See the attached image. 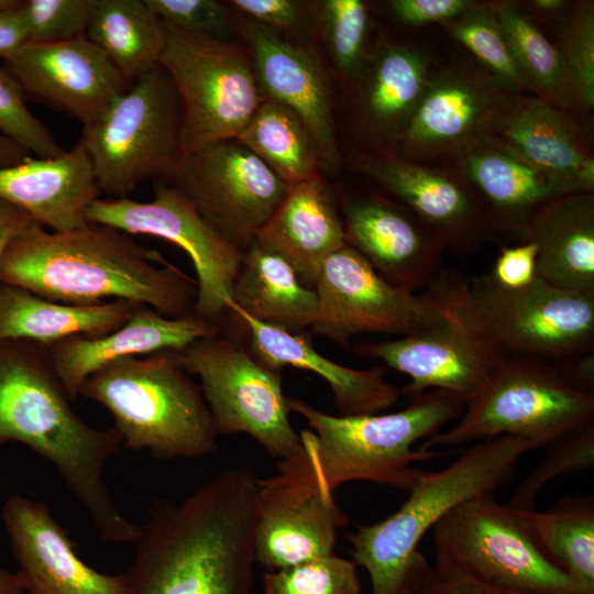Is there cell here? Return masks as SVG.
<instances>
[{
    "instance_id": "816d5d0a",
    "label": "cell",
    "mask_w": 594,
    "mask_h": 594,
    "mask_svg": "<svg viewBox=\"0 0 594 594\" xmlns=\"http://www.w3.org/2000/svg\"><path fill=\"white\" fill-rule=\"evenodd\" d=\"M38 224L22 209L0 199V263L11 242Z\"/></svg>"
},
{
    "instance_id": "9f6ffc18",
    "label": "cell",
    "mask_w": 594,
    "mask_h": 594,
    "mask_svg": "<svg viewBox=\"0 0 594 594\" xmlns=\"http://www.w3.org/2000/svg\"><path fill=\"white\" fill-rule=\"evenodd\" d=\"M0 594H35L26 588L14 572L0 566Z\"/></svg>"
},
{
    "instance_id": "74e56055",
    "label": "cell",
    "mask_w": 594,
    "mask_h": 594,
    "mask_svg": "<svg viewBox=\"0 0 594 594\" xmlns=\"http://www.w3.org/2000/svg\"><path fill=\"white\" fill-rule=\"evenodd\" d=\"M442 26L504 88L534 96L513 58L492 1H474Z\"/></svg>"
},
{
    "instance_id": "7a4b0ae2",
    "label": "cell",
    "mask_w": 594,
    "mask_h": 594,
    "mask_svg": "<svg viewBox=\"0 0 594 594\" xmlns=\"http://www.w3.org/2000/svg\"><path fill=\"white\" fill-rule=\"evenodd\" d=\"M0 283L72 305L128 300L168 317L194 314L196 279L123 231L88 222L63 232L38 224L14 239Z\"/></svg>"
},
{
    "instance_id": "d4e9b609",
    "label": "cell",
    "mask_w": 594,
    "mask_h": 594,
    "mask_svg": "<svg viewBox=\"0 0 594 594\" xmlns=\"http://www.w3.org/2000/svg\"><path fill=\"white\" fill-rule=\"evenodd\" d=\"M217 333V326L195 314L168 317L141 305L111 332L70 337L47 349L54 370L74 402L80 396L85 381L116 360L164 350L182 351L196 340Z\"/></svg>"
},
{
    "instance_id": "db71d44e",
    "label": "cell",
    "mask_w": 594,
    "mask_h": 594,
    "mask_svg": "<svg viewBox=\"0 0 594 594\" xmlns=\"http://www.w3.org/2000/svg\"><path fill=\"white\" fill-rule=\"evenodd\" d=\"M524 3L536 16L538 15L543 20H552L562 12H566V9L571 7V2L565 0H532Z\"/></svg>"
},
{
    "instance_id": "1f68e13d",
    "label": "cell",
    "mask_w": 594,
    "mask_h": 594,
    "mask_svg": "<svg viewBox=\"0 0 594 594\" xmlns=\"http://www.w3.org/2000/svg\"><path fill=\"white\" fill-rule=\"evenodd\" d=\"M232 308L297 332L316 320L318 297L284 256L255 240L243 252L229 312Z\"/></svg>"
},
{
    "instance_id": "30bf717a",
    "label": "cell",
    "mask_w": 594,
    "mask_h": 594,
    "mask_svg": "<svg viewBox=\"0 0 594 594\" xmlns=\"http://www.w3.org/2000/svg\"><path fill=\"white\" fill-rule=\"evenodd\" d=\"M163 25L160 65L178 97L184 157L235 140L264 99L248 47Z\"/></svg>"
},
{
    "instance_id": "b9f144b4",
    "label": "cell",
    "mask_w": 594,
    "mask_h": 594,
    "mask_svg": "<svg viewBox=\"0 0 594 594\" xmlns=\"http://www.w3.org/2000/svg\"><path fill=\"white\" fill-rule=\"evenodd\" d=\"M265 594H360L353 561L334 553L304 561L264 575Z\"/></svg>"
},
{
    "instance_id": "7bdbcfd3",
    "label": "cell",
    "mask_w": 594,
    "mask_h": 594,
    "mask_svg": "<svg viewBox=\"0 0 594 594\" xmlns=\"http://www.w3.org/2000/svg\"><path fill=\"white\" fill-rule=\"evenodd\" d=\"M0 135L38 158L65 153L50 129L30 111L21 85L3 64H0Z\"/></svg>"
},
{
    "instance_id": "f907efd6",
    "label": "cell",
    "mask_w": 594,
    "mask_h": 594,
    "mask_svg": "<svg viewBox=\"0 0 594 594\" xmlns=\"http://www.w3.org/2000/svg\"><path fill=\"white\" fill-rule=\"evenodd\" d=\"M28 41L29 30L22 1L0 9V58L4 61Z\"/></svg>"
},
{
    "instance_id": "7dc6e473",
    "label": "cell",
    "mask_w": 594,
    "mask_h": 594,
    "mask_svg": "<svg viewBox=\"0 0 594 594\" xmlns=\"http://www.w3.org/2000/svg\"><path fill=\"white\" fill-rule=\"evenodd\" d=\"M537 245L529 240L515 245H504L487 275L505 288H519L537 277Z\"/></svg>"
},
{
    "instance_id": "8992f818",
    "label": "cell",
    "mask_w": 594,
    "mask_h": 594,
    "mask_svg": "<svg viewBox=\"0 0 594 594\" xmlns=\"http://www.w3.org/2000/svg\"><path fill=\"white\" fill-rule=\"evenodd\" d=\"M191 376L179 351L164 350L102 366L80 396L109 411L122 447L163 460L197 459L218 449L220 435Z\"/></svg>"
},
{
    "instance_id": "4316f807",
    "label": "cell",
    "mask_w": 594,
    "mask_h": 594,
    "mask_svg": "<svg viewBox=\"0 0 594 594\" xmlns=\"http://www.w3.org/2000/svg\"><path fill=\"white\" fill-rule=\"evenodd\" d=\"M447 166L460 172L481 196L499 239L524 241L534 215L548 201L569 195L556 177L491 135Z\"/></svg>"
},
{
    "instance_id": "60d3db41",
    "label": "cell",
    "mask_w": 594,
    "mask_h": 594,
    "mask_svg": "<svg viewBox=\"0 0 594 594\" xmlns=\"http://www.w3.org/2000/svg\"><path fill=\"white\" fill-rule=\"evenodd\" d=\"M547 448L546 457L526 475L505 504L531 509L538 494L550 481L593 468L594 420L562 436Z\"/></svg>"
},
{
    "instance_id": "ffe728a7",
    "label": "cell",
    "mask_w": 594,
    "mask_h": 594,
    "mask_svg": "<svg viewBox=\"0 0 594 594\" xmlns=\"http://www.w3.org/2000/svg\"><path fill=\"white\" fill-rule=\"evenodd\" d=\"M3 65L24 94L67 112L82 127L99 120L131 85L86 36L59 43L26 42Z\"/></svg>"
},
{
    "instance_id": "f6af8a7d",
    "label": "cell",
    "mask_w": 594,
    "mask_h": 594,
    "mask_svg": "<svg viewBox=\"0 0 594 594\" xmlns=\"http://www.w3.org/2000/svg\"><path fill=\"white\" fill-rule=\"evenodd\" d=\"M161 22L183 31L228 40L232 21L223 4L215 0H145Z\"/></svg>"
},
{
    "instance_id": "f35d334b",
    "label": "cell",
    "mask_w": 594,
    "mask_h": 594,
    "mask_svg": "<svg viewBox=\"0 0 594 594\" xmlns=\"http://www.w3.org/2000/svg\"><path fill=\"white\" fill-rule=\"evenodd\" d=\"M315 4L330 59L343 85L352 88L372 51L370 6L362 0H324Z\"/></svg>"
},
{
    "instance_id": "11a10c76",
    "label": "cell",
    "mask_w": 594,
    "mask_h": 594,
    "mask_svg": "<svg viewBox=\"0 0 594 594\" xmlns=\"http://www.w3.org/2000/svg\"><path fill=\"white\" fill-rule=\"evenodd\" d=\"M31 154L10 139L0 135V168L16 165Z\"/></svg>"
},
{
    "instance_id": "277c9868",
    "label": "cell",
    "mask_w": 594,
    "mask_h": 594,
    "mask_svg": "<svg viewBox=\"0 0 594 594\" xmlns=\"http://www.w3.org/2000/svg\"><path fill=\"white\" fill-rule=\"evenodd\" d=\"M531 450L519 437L482 440L442 470L425 471L393 515L351 534L353 562L367 571L371 594H416L430 564L419 550L426 534L460 503L494 494Z\"/></svg>"
},
{
    "instance_id": "d6a6232c",
    "label": "cell",
    "mask_w": 594,
    "mask_h": 594,
    "mask_svg": "<svg viewBox=\"0 0 594 594\" xmlns=\"http://www.w3.org/2000/svg\"><path fill=\"white\" fill-rule=\"evenodd\" d=\"M139 306L128 300L64 304L0 283V341L51 345L75 336H102L122 326Z\"/></svg>"
},
{
    "instance_id": "ee69618b",
    "label": "cell",
    "mask_w": 594,
    "mask_h": 594,
    "mask_svg": "<svg viewBox=\"0 0 594 594\" xmlns=\"http://www.w3.org/2000/svg\"><path fill=\"white\" fill-rule=\"evenodd\" d=\"M94 0H26L22 7L32 43H59L86 36Z\"/></svg>"
},
{
    "instance_id": "d590c367",
    "label": "cell",
    "mask_w": 594,
    "mask_h": 594,
    "mask_svg": "<svg viewBox=\"0 0 594 594\" xmlns=\"http://www.w3.org/2000/svg\"><path fill=\"white\" fill-rule=\"evenodd\" d=\"M492 2L513 58L532 95L574 116L560 48L547 37L521 2Z\"/></svg>"
},
{
    "instance_id": "603a6c76",
    "label": "cell",
    "mask_w": 594,
    "mask_h": 594,
    "mask_svg": "<svg viewBox=\"0 0 594 594\" xmlns=\"http://www.w3.org/2000/svg\"><path fill=\"white\" fill-rule=\"evenodd\" d=\"M342 206L346 244L393 285L415 293L440 271L444 246L402 204L369 194L345 196Z\"/></svg>"
},
{
    "instance_id": "e0dca14e",
    "label": "cell",
    "mask_w": 594,
    "mask_h": 594,
    "mask_svg": "<svg viewBox=\"0 0 594 594\" xmlns=\"http://www.w3.org/2000/svg\"><path fill=\"white\" fill-rule=\"evenodd\" d=\"M348 521L334 493L317 482L304 451L279 460L274 476L257 481L256 561L276 571L332 554L338 529Z\"/></svg>"
},
{
    "instance_id": "8fae6325",
    "label": "cell",
    "mask_w": 594,
    "mask_h": 594,
    "mask_svg": "<svg viewBox=\"0 0 594 594\" xmlns=\"http://www.w3.org/2000/svg\"><path fill=\"white\" fill-rule=\"evenodd\" d=\"M436 556L476 579L518 594H578L537 543L529 509L494 494L466 499L433 526Z\"/></svg>"
},
{
    "instance_id": "f1b7e54d",
    "label": "cell",
    "mask_w": 594,
    "mask_h": 594,
    "mask_svg": "<svg viewBox=\"0 0 594 594\" xmlns=\"http://www.w3.org/2000/svg\"><path fill=\"white\" fill-rule=\"evenodd\" d=\"M230 314L246 327L251 352L271 369L285 366L317 373L329 385L340 416L378 414L399 398V389L385 381L386 370L376 366L358 370L338 364L321 355L309 339L298 332L257 321L232 308Z\"/></svg>"
},
{
    "instance_id": "e575fe53",
    "label": "cell",
    "mask_w": 594,
    "mask_h": 594,
    "mask_svg": "<svg viewBox=\"0 0 594 594\" xmlns=\"http://www.w3.org/2000/svg\"><path fill=\"white\" fill-rule=\"evenodd\" d=\"M262 160L287 186L318 174V146L301 119L285 106L263 99L235 139Z\"/></svg>"
},
{
    "instance_id": "3957f363",
    "label": "cell",
    "mask_w": 594,
    "mask_h": 594,
    "mask_svg": "<svg viewBox=\"0 0 594 594\" xmlns=\"http://www.w3.org/2000/svg\"><path fill=\"white\" fill-rule=\"evenodd\" d=\"M72 402L47 345L0 341V451L9 442L33 450L56 469L102 540L135 543L141 526L121 513L105 479L121 437L85 422Z\"/></svg>"
},
{
    "instance_id": "c3c4849f",
    "label": "cell",
    "mask_w": 594,
    "mask_h": 594,
    "mask_svg": "<svg viewBox=\"0 0 594 594\" xmlns=\"http://www.w3.org/2000/svg\"><path fill=\"white\" fill-rule=\"evenodd\" d=\"M474 0H392L386 2L392 15L402 24L418 28L444 24L460 15Z\"/></svg>"
},
{
    "instance_id": "4fadbf2b",
    "label": "cell",
    "mask_w": 594,
    "mask_h": 594,
    "mask_svg": "<svg viewBox=\"0 0 594 594\" xmlns=\"http://www.w3.org/2000/svg\"><path fill=\"white\" fill-rule=\"evenodd\" d=\"M87 222L128 234L164 239L187 253L196 272L194 314L218 327L229 312L243 252L224 240L176 185L155 182L153 200L98 198L85 212Z\"/></svg>"
},
{
    "instance_id": "cb8c5ba5",
    "label": "cell",
    "mask_w": 594,
    "mask_h": 594,
    "mask_svg": "<svg viewBox=\"0 0 594 594\" xmlns=\"http://www.w3.org/2000/svg\"><path fill=\"white\" fill-rule=\"evenodd\" d=\"M438 59L422 44L382 38L372 48L354 89L363 135L386 150L418 107Z\"/></svg>"
},
{
    "instance_id": "ba28073f",
    "label": "cell",
    "mask_w": 594,
    "mask_h": 594,
    "mask_svg": "<svg viewBox=\"0 0 594 594\" xmlns=\"http://www.w3.org/2000/svg\"><path fill=\"white\" fill-rule=\"evenodd\" d=\"M450 429L420 449L457 447L501 436L529 441L534 450L593 420L594 394L570 387L551 362L506 356Z\"/></svg>"
},
{
    "instance_id": "484cf974",
    "label": "cell",
    "mask_w": 594,
    "mask_h": 594,
    "mask_svg": "<svg viewBox=\"0 0 594 594\" xmlns=\"http://www.w3.org/2000/svg\"><path fill=\"white\" fill-rule=\"evenodd\" d=\"M491 136L556 177L569 195L594 193V156L573 114L514 94Z\"/></svg>"
},
{
    "instance_id": "8d00e7d4",
    "label": "cell",
    "mask_w": 594,
    "mask_h": 594,
    "mask_svg": "<svg viewBox=\"0 0 594 594\" xmlns=\"http://www.w3.org/2000/svg\"><path fill=\"white\" fill-rule=\"evenodd\" d=\"M535 539L578 594H594V501L564 499L546 512L529 509Z\"/></svg>"
},
{
    "instance_id": "9c48e42d",
    "label": "cell",
    "mask_w": 594,
    "mask_h": 594,
    "mask_svg": "<svg viewBox=\"0 0 594 594\" xmlns=\"http://www.w3.org/2000/svg\"><path fill=\"white\" fill-rule=\"evenodd\" d=\"M95 178L109 198L128 197L146 180L169 182L183 160L180 106L158 64L131 82L96 122L84 127Z\"/></svg>"
},
{
    "instance_id": "f546056e",
    "label": "cell",
    "mask_w": 594,
    "mask_h": 594,
    "mask_svg": "<svg viewBox=\"0 0 594 594\" xmlns=\"http://www.w3.org/2000/svg\"><path fill=\"white\" fill-rule=\"evenodd\" d=\"M255 240L284 256L311 287L323 261L348 245L336 199L319 175L287 187Z\"/></svg>"
},
{
    "instance_id": "52a82bcc",
    "label": "cell",
    "mask_w": 594,
    "mask_h": 594,
    "mask_svg": "<svg viewBox=\"0 0 594 594\" xmlns=\"http://www.w3.org/2000/svg\"><path fill=\"white\" fill-rule=\"evenodd\" d=\"M420 295L428 308L422 324L395 340L360 343L355 352L407 375L406 396L440 389L466 405L506 354L462 273L439 271Z\"/></svg>"
},
{
    "instance_id": "2e32d148",
    "label": "cell",
    "mask_w": 594,
    "mask_h": 594,
    "mask_svg": "<svg viewBox=\"0 0 594 594\" xmlns=\"http://www.w3.org/2000/svg\"><path fill=\"white\" fill-rule=\"evenodd\" d=\"M168 183L180 188L206 222L242 252L255 241L288 187L237 140L184 157Z\"/></svg>"
},
{
    "instance_id": "681fc988",
    "label": "cell",
    "mask_w": 594,
    "mask_h": 594,
    "mask_svg": "<svg viewBox=\"0 0 594 594\" xmlns=\"http://www.w3.org/2000/svg\"><path fill=\"white\" fill-rule=\"evenodd\" d=\"M232 7L249 20L272 30L299 29L305 19V6L295 0H233Z\"/></svg>"
},
{
    "instance_id": "5bb4252c",
    "label": "cell",
    "mask_w": 594,
    "mask_h": 594,
    "mask_svg": "<svg viewBox=\"0 0 594 594\" xmlns=\"http://www.w3.org/2000/svg\"><path fill=\"white\" fill-rule=\"evenodd\" d=\"M513 95L470 54L438 61L410 120L385 151L408 161L447 166L491 135Z\"/></svg>"
},
{
    "instance_id": "ab89813d",
    "label": "cell",
    "mask_w": 594,
    "mask_h": 594,
    "mask_svg": "<svg viewBox=\"0 0 594 594\" xmlns=\"http://www.w3.org/2000/svg\"><path fill=\"white\" fill-rule=\"evenodd\" d=\"M559 47L575 111L590 113L594 107V6L576 1L561 26Z\"/></svg>"
},
{
    "instance_id": "7402d4cb",
    "label": "cell",
    "mask_w": 594,
    "mask_h": 594,
    "mask_svg": "<svg viewBox=\"0 0 594 594\" xmlns=\"http://www.w3.org/2000/svg\"><path fill=\"white\" fill-rule=\"evenodd\" d=\"M240 33L250 52L264 99L295 112L310 131L321 164L338 166V147L329 78L315 52L295 44L278 31L251 20L242 21Z\"/></svg>"
},
{
    "instance_id": "83f0119b",
    "label": "cell",
    "mask_w": 594,
    "mask_h": 594,
    "mask_svg": "<svg viewBox=\"0 0 594 594\" xmlns=\"http://www.w3.org/2000/svg\"><path fill=\"white\" fill-rule=\"evenodd\" d=\"M100 197L80 141L57 157L30 156L0 168V199L22 209L51 231H69L87 224L85 212Z\"/></svg>"
},
{
    "instance_id": "6da1fadb",
    "label": "cell",
    "mask_w": 594,
    "mask_h": 594,
    "mask_svg": "<svg viewBox=\"0 0 594 594\" xmlns=\"http://www.w3.org/2000/svg\"><path fill=\"white\" fill-rule=\"evenodd\" d=\"M257 481L237 464L180 502L154 501L125 572L129 594H250Z\"/></svg>"
},
{
    "instance_id": "d6986e66",
    "label": "cell",
    "mask_w": 594,
    "mask_h": 594,
    "mask_svg": "<svg viewBox=\"0 0 594 594\" xmlns=\"http://www.w3.org/2000/svg\"><path fill=\"white\" fill-rule=\"evenodd\" d=\"M314 288L318 310L312 331L343 346L361 333L408 334L422 324L428 315L420 294L383 278L350 245L323 261Z\"/></svg>"
},
{
    "instance_id": "7c38bea8",
    "label": "cell",
    "mask_w": 594,
    "mask_h": 594,
    "mask_svg": "<svg viewBox=\"0 0 594 594\" xmlns=\"http://www.w3.org/2000/svg\"><path fill=\"white\" fill-rule=\"evenodd\" d=\"M179 355L187 372L199 378L219 435L245 433L279 460L302 451L289 420L282 371L219 333L196 340Z\"/></svg>"
},
{
    "instance_id": "5b68a950",
    "label": "cell",
    "mask_w": 594,
    "mask_h": 594,
    "mask_svg": "<svg viewBox=\"0 0 594 594\" xmlns=\"http://www.w3.org/2000/svg\"><path fill=\"white\" fill-rule=\"evenodd\" d=\"M288 406L312 429L299 433L304 455L319 485L330 493L354 481L409 492L425 472L411 465L438 455L414 444L437 435L465 407L440 389L415 396L392 414L332 416L297 398H288Z\"/></svg>"
},
{
    "instance_id": "44dd1931",
    "label": "cell",
    "mask_w": 594,
    "mask_h": 594,
    "mask_svg": "<svg viewBox=\"0 0 594 594\" xmlns=\"http://www.w3.org/2000/svg\"><path fill=\"white\" fill-rule=\"evenodd\" d=\"M19 581L35 594H129L125 573H102L79 558L76 543L42 501L14 493L1 509Z\"/></svg>"
},
{
    "instance_id": "ac0fdd59",
    "label": "cell",
    "mask_w": 594,
    "mask_h": 594,
    "mask_svg": "<svg viewBox=\"0 0 594 594\" xmlns=\"http://www.w3.org/2000/svg\"><path fill=\"white\" fill-rule=\"evenodd\" d=\"M352 164L410 210L444 249L469 254L499 239L485 202L455 168L408 161L385 150L358 153Z\"/></svg>"
},
{
    "instance_id": "836d02e7",
    "label": "cell",
    "mask_w": 594,
    "mask_h": 594,
    "mask_svg": "<svg viewBox=\"0 0 594 594\" xmlns=\"http://www.w3.org/2000/svg\"><path fill=\"white\" fill-rule=\"evenodd\" d=\"M86 37L132 82L160 64L166 31L145 0H94Z\"/></svg>"
},
{
    "instance_id": "bcb514c9",
    "label": "cell",
    "mask_w": 594,
    "mask_h": 594,
    "mask_svg": "<svg viewBox=\"0 0 594 594\" xmlns=\"http://www.w3.org/2000/svg\"><path fill=\"white\" fill-rule=\"evenodd\" d=\"M416 594H518L483 582L436 556Z\"/></svg>"
},
{
    "instance_id": "4dcf8cb0",
    "label": "cell",
    "mask_w": 594,
    "mask_h": 594,
    "mask_svg": "<svg viewBox=\"0 0 594 594\" xmlns=\"http://www.w3.org/2000/svg\"><path fill=\"white\" fill-rule=\"evenodd\" d=\"M526 240L538 248V277L594 296V193L548 201L530 220Z\"/></svg>"
},
{
    "instance_id": "9a60e30c",
    "label": "cell",
    "mask_w": 594,
    "mask_h": 594,
    "mask_svg": "<svg viewBox=\"0 0 594 594\" xmlns=\"http://www.w3.org/2000/svg\"><path fill=\"white\" fill-rule=\"evenodd\" d=\"M471 285L506 356L553 363L593 352L594 296L538 276L514 289L497 285L487 274L475 277Z\"/></svg>"
},
{
    "instance_id": "f5cc1de1",
    "label": "cell",
    "mask_w": 594,
    "mask_h": 594,
    "mask_svg": "<svg viewBox=\"0 0 594 594\" xmlns=\"http://www.w3.org/2000/svg\"><path fill=\"white\" fill-rule=\"evenodd\" d=\"M562 380L573 389L594 394V355L585 353L559 362Z\"/></svg>"
},
{
    "instance_id": "6f0895ef",
    "label": "cell",
    "mask_w": 594,
    "mask_h": 594,
    "mask_svg": "<svg viewBox=\"0 0 594 594\" xmlns=\"http://www.w3.org/2000/svg\"><path fill=\"white\" fill-rule=\"evenodd\" d=\"M19 0H0V9L9 8L19 4Z\"/></svg>"
}]
</instances>
